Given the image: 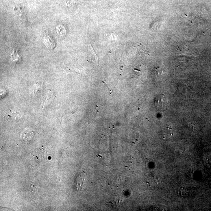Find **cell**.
Masks as SVG:
<instances>
[{"label":"cell","mask_w":211,"mask_h":211,"mask_svg":"<svg viewBox=\"0 0 211 211\" xmlns=\"http://www.w3.org/2000/svg\"><path fill=\"white\" fill-rule=\"evenodd\" d=\"M44 43L47 47L50 49H53L55 47V43L54 40L49 35H45L44 38Z\"/></svg>","instance_id":"cell-1"},{"label":"cell","mask_w":211,"mask_h":211,"mask_svg":"<svg viewBox=\"0 0 211 211\" xmlns=\"http://www.w3.org/2000/svg\"><path fill=\"white\" fill-rule=\"evenodd\" d=\"M190 190L189 188L183 186L181 187L178 190V194L181 197H187L189 196L191 194Z\"/></svg>","instance_id":"cell-2"},{"label":"cell","mask_w":211,"mask_h":211,"mask_svg":"<svg viewBox=\"0 0 211 211\" xmlns=\"http://www.w3.org/2000/svg\"><path fill=\"white\" fill-rule=\"evenodd\" d=\"M162 134L163 138L165 139L170 138L173 135L172 127L170 126L165 127L163 130Z\"/></svg>","instance_id":"cell-3"},{"label":"cell","mask_w":211,"mask_h":211,"mask_svg":"<svg viewBox=\"0 0 211 211\" xmlns=\"http://www.w3.org/2000/svg\"><path fill=\"white\" fill-rule=\"evenodd\" d=\"M84 175L83 174L79 175L76 179V186L77 190L79 191L82 190L84 182Z\"/></svg>","instance_id":"cell-4"},{"label":"cell","mask_w":211,"mask_h":211,"mask_svg":"<svg viewBox=\"0 0 211 211\" xmlns=\"http://www.w3.org/2000/svg\"><path fill=\"white\" fill-rule=\"evenodd\" d=\"M164 95H162L158 97L155 100V105L158 108H162L165 103Z\"/></svg>","instance_id":"cell-5"},{"label":"cell","mask_w":211,"mask_h":211,"mask_svg":"<svg viewBox=\"0 0 211 211\" xmlns=\"http://www.w3.org/2000/svg\"><path fill=\"white\" fill-rule=\"evenodd\" d=\"M9 116L13 118V119H18L21 117L22 114L21 111L15 109L12 110L10 112Z\"/></svg>","instance_id":"cell-6"},{"label":"cell","mask_w":211,"mask_h":211,"mask_svg":"<svg viewBox=\"0 0 211 211\" xmlns=\"http://www.w3.org/2000/svg\"><path fill=\"white\" fill-rule=\"evenodd\" d=\"M149 182L151 184H158L160 182V177L158 175H154L149 177Z\"/></svg>","instance_id":"cell-7"},{"label":"cell","mask_w":211,"mask_h":211,"mask_svg":"<svg viewBox=\"0 0 211 211\" xmlns=\"http://www.w3.org/2000/svg\"><path fill=\"white\" fill-rule=\"evenodd\" d=\"M11 56L12 60L14 61V62H20L21 60V57L19 55L17 51L14 49L13 50V53L11 54Z\"/></svg>","instance_id":"cell-8"}]
</instances>
